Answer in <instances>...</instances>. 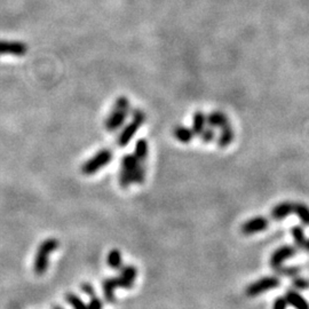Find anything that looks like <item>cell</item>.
I'll return each mask as SVG.
<instances>
[{"instance_id": "obj_1", "label": "cell", "mask_w": 309, "mask_h": 309, "mask_svg": "<svg viewBox=\"0 0 309 309\" xmlns=\"http://www.w3.org/2000/svg\"><path fill=\"white\" fill-rule=\"evenodd\" d=\"M130 111V101L126 97H119L111 109L110 113L104 121V127L108 132H116L118 129H120L124 124Z\"/></svg>"}, {"instance_id": "obj_2", "label": "cell", "mask_w": 309, "mask_h": 309, "mask_svg": "<svg viewBox=\"0 0 309 309\" xmlns=\"http://www.w3.org/2000/svg\"><path fill=\"white\" fill-rule=\"evenodd\" d=\"M58 248V240L56 238H47L39 245L36 253L34 270L37 275H43L48 268V257Z\"/></svg>"}, {"instance_id": "obj_3", "label": "cell", "mask_w": 309, "mask_h": 309, "mask_svg": "<svg viewBox=\"0 0 309 309\" xmlns=\"http://www.w3.org/2000/svg\"><path fill=\"white\" fill-rule=\"evenodd\" d=\"M145 166V164L140 163L134 154H125L120 162L119 172V183L121 188H129L132 183H134V174L139 166Z\"/></svg>"}, {"instance_id": "obj_4", "label": "cell", "mask_w": 309, "mask_h": 309, "mask_svg": "<svg viewBox=\"0 0 309 309\" xmlns=\"http://www.w3.org/2000/svg\"><path fill=\"white\" fill-rule=\"evenodd\" d=\"M144 121V112L140 110V109H135L133 111V115H132V120L124 127V130L120 132L119 136H118V145H119V147H126V145L131 142V140L133 139V136L136 134L138 130L143 125Z\"/></svg>"}, {"instance_id": "obj_5", "label": "cell", "mask_w": 309, "mask_h": 309, "mask_svg": "<svg viewBox=\"0 0 309 309\" xmlns=\"http://www.w3.org/2000/svg\"><path fill=\"white\" fill-rule=\"evenodd\" d=\"M112 161V152L109 149H102L94 154L92 158L86 161L81 166V173L85 175L95 174L104 166H107Z\"/></svg>"}, {"instance_id": "obj_6", "label": "cell", "mask_w": 309, "mask_h": 309, "mask_svg": "<svg viewBox=\"0 0 309 309\" xmlns=\"http://www.w3.org/2000/svg\"><path fill=\"white\" fill-rule=\"evenodd\" d=\"M280 284L281 281L277 276H265L250 284L245 290V293L250 298H256L259 294L279 288Z\"/></svg>"}, {"instance_id": "obj_7", "label": "cell", "mask_w": 309, "mask_h": 309, "mask_svg": "<svg viewBox=\"0 0 309 309\" xmlns=\"http://www.w3.org/2000/svg\"><path fill=\"white\" fill-rule=\"evenodd\" d=\"M297 251V248L292 246V245H283V246L276 249L275 251L271 253L269 259V263L272 269L283 265V262L288 260V259L294 257Z\"/></svg>"}, {"instance_id": "obj_8", "label": "cell", "mask_w": 309, "mask_h": 309, "mask_svg": "<svg viewBox=\"0 0 309 309\" xmlns=\"http://www.w3.org/2000/svg\"><path fill=\"white\" fill-rule=\"evenodd\" d=\"M269 226V220L266 217H254L245 221L244 224L240 226V231L244 235H254L261 231L266 230Z\"/></svg>"}, {"instance_id": "obj_9", "label": "cell", "mask_w": 309, "mask_h": 309, "mask_svg": "<svg viewBox=\"0 0 309 309\" xmlns=\"http://www.w3.org/2000/svg\"><path fill=\"white\" fill-rule=\"evenodd\" d=\"M28 52L26 44L11 40H0V55L23 56Z\"/></svg>"}, {"instance_id": "obj_10", "label": "cell", "mask_w": 309, "mask_h": 309, "mask_svg": "<svg viewBox=\"0 0 309 309\" xmlns=\"http://www.w3.org/2000/svg\"><path fill=\"white\" fill-rule=\"evenodd\" d=\"M136 268L134 266H124L120 268V274L118 276L121 289H132L136 279Z\"/></svg>"}, {"instance_id": "obj_11", "label": "cell", "mask_w": 309, "mask_h": 309, "mask_svg": "<svg viewBox=\"0 0 309 309\" xmlns=\"http://www.w3.org/2000/svg\"><path fill=\"white\" fill-rule=\"evenodd\" d=\"M285 299L288 304L292 306L294 309H309V302L298 291L288 290L285 293Z\"/></svg>"}, {"instance_id": "obj_12", "label": "cell", "mask_w": 309, "mask_h": 309, "mask_svg": "<svg viewBox=\"0 0 309 309\" xmlns=\"http://www.w3.org/2000/svg\"><path fill=\"white\" fill-rule=\"evenodd\" d=\"M228 124H230L228 117L222 111H212L206 116V125L212 129H222Z\"/></svg>"}, {"instance_id": "obj_13", "label": "cell", "mask_w": 309, "mask_h": 309, "mask_svg": "<svg viewBox=\"0 0 309 309\" xmlns=\"http://www.w3.org/2000/svg\"><path fill=\"white\" fill-rule=\"evenodd\" d=\"M291 213H293V203L291 202H282L272 207L270 212V217L276 221L283 220L286 217H289Z\"/></svg>"}, {"instance_id": "obj_14", "label": "cell", "mask_w": 309, "mask_h": 309, "mask_svg": "<svg viewBox=\"0 0 309 309\" xmlns=\"http://www.w3.org/2000/svg\"><path fill=\"white\" fill-rule=\"evenodd\" d=\"M120 288V283L119 280H118V277H113V279H108L106 281H103L102 284V289H103V293H104V298L108 302H115L116 298H115V290Z\"/></svg>"}, {"instance_id": "obj_15", "label": "cell", "mask_w": 309, "mask_h": 309, "mask_svg": "<svg viewBox=\"0 0 309 309\" xmlns=\"http://www.w3.org/2000/svg\"><path fill=\"white\" fill-rule=\"evenodd\" d=\"M234 138H235V132L233 130V127H231V125L228 124L221 129V134L219 135V138H218L217 143L220 148H226V147H228L231 142H233Z\"/></svg>"}, {"instance_id": "obj_16", "label": "cell", "mask_w": 309, "mask_h": 309, "mask_svg": "<svg viewBox=\"0 0 309 309\" xmlns=\"http://www.w3.org/2000/svg\"><path fill=\"white\" fill-rule=\"evenodd\" d=\"M206 127V116L204 115V112L198 110L194 113L193 117V126L192 131L194 135H201L202 132L205 130Z\"/></svg>"}, {"instance_id": "obj_17", "label": "cell", "mask_w": 309, "mask_h": 309, "mask_svg": "<svg viewBox=\"0 0 309 309\" xmlns=\"http://www.w3.org/2000/svg\"><path fill=\"white\" fill-rule=\"evenodd\" d=\"M148 149L149 145L145 139H140L138 142L135 143V150H134V157L142 164H145L148 157Z\"/></svg>"}, {"instance_id": "obj_18", "label": "cell", "mask_w": 309, "mask_h": 309, "mask_svg": "<svg viewBox=\"0 0 309 309\" xmlns=\"http://www.w3.org/2000/svg\"><path fill=\"white\" fill-rule=\"evenodd\" d=\"M173 134L175 139L182 143H189L195 136L192 129L186 126H176L173 131Z\"/></svg>"}, {"instance_id": "obj_19", "label": "cell", "mask_w": 309, "mask_h": 309, "mask_svg": "<svg viewBox=\"0 0 309 309\" xmlns=\"http://www.w3.org/2000/svg\"><path fill=\"white\" fill-rule=\"evenodd\" d=\"M293 213L297 215L302 225L309 226V206L304 203H293Z\"/></svg>"}, {"instance_id": "obj_20", "label": "cell", "mask_w": 309, "mask_h": 309, "mask_svg": "<svg viewBox=\"0 0 309 309\" xmlns=\"http://www.w3.org/2000/svg\"><path fill=\"white\" fill-rule=\"evenodd\" d=\"M291 234H292L293 240L295 243V246H298L300 249L304 248V244H306V236H304V231L301 226H294L291 229Z\"/></svg>"}, {"instance_id": "obj_21", "label": "cell", "mask_w": 309, "mask_h": 309, "mask_svg": "<svg viewBox=\"0 0 309 309\" xmlns=\"http://www.w3.org/2000/svg\"><path fill=\"white\" fill-rule=\"evenodd\" d=\"M108 265L112 269H120L121 268V253L117 249L111 250L108 254Z\"/></svg>"}, {"instance_id": "obj_22", "label": "cell", "mask_w": 309, "mask_h": 309, "mask_svg": "<svg viewBox=\"0 0 309 309\" xmlns=\"http://www.w3.org/2000/svg\"><path fill=\"white\" fill-rule=\"evenodd\" d=\"M277 274L279 275H282V276H288V277H295L299 275L300 272V268L299 267H283V266H280L277 267L274 269Z\"/></svg>"}, {"instance_id": "obj_23", "label": "cell", "mask_w": 309, "mask_h": 309, "mask_svg": "<svg viewBox=\"0 0 309 309\" xmlns=\"http://www.w3.org/2000/svg\"><path fill=\"white\" fill-rule=\"evenodd\" d=\"M66 299L67 301L74 307V309H87V306L84 303L83 300H81L79 297H77L75 293H68Z\"/></svg>"}, {"instance_id": "obj_24", "label": "cell", "mask_w": 309, "mask_h": 309, "mask_svg": "<svg viewBox=\"0 0 309 309\" xmlns=\"http://www.w3.org/2000/svg\"><path fill=\"white\" fill-rule=\"evenodd\" d=\"M292 286L293 289L298 291H303L309 289V281L306 279H302V277L295 276L292 280Z\"/></svg>"}, {"instance_id": "obj_25", "label": "cell", "mask_w": 309, "mask_h": 309, "mask_svg": "<svg viewBox=\"0 0 309 309\" xmlns=\"http://www.w3.org/2000/svg\"><path fill=\"white\" fill-rule=\"evenodd\" d=\"M204 143H211L215 140V131L212 127H205V130L199 135Z\"/></svg>"}, {"instance_id": "obj_26", "label": "cell", "mask_w": 309, "mask_h": 309, "mask_svg": "<svg viewBox=\"0 0 309 309\" xmlns=\"http://www.w3.org/2000/svg\"><path fill=\"white\" fill-rule=\"evenodd\" d=\"M288 301H286L285 297H279L275 299L274 304H272V309H286L288 308Z\"/></svg>"}, {"instance_id": "obj_27", "label": "cell", "mask_w": 309, "mask_h": 309, "mask_svg": "<svg viewBox=\"0 0 309 309\" xmlns=\"http://www.w3.org/2000/svg\"><path fill=\"white\" fill-rule=\"evenodd\" d=\"M87 309H102L101 300H100L95 294L90 297V301L88 303Z\"/></svg>"}, {"instance_id": "obj_28", "label": "cell", "mask_w": 309, "mask_h": 309, "mask_svg": "<svg viewBox=\"0 0 309 309\" xmlns=\"http://www.w3.org/2000/svg\"><path fill=\"white\" fill-rule=\"evenodd\" d=\"M81 290H83L86 294L89 295V297H92V295L95 294L94 288L89 283H84L83 285H81Z\"/></svg>"}, {"instance_id": "obj_29", "label": "cell", "mask_w": 309, "mask_h": 309, "mask_svg": "<svg viewBox=\"0 0 309 309\" xmlns=\"http://www.w3.org/2000/svg\"><path fill=\"white\" fill-rule=\"evenodd\" d=\"M303 250L306 252H308L309 253V239H307L306 240V244H304V248H303Z\"/></svg>"}, {"instance_id": "obj_30", "label": "cell", "mask_w": 309, "mask_h": 309, "mask_svg": "<svg viewBox=\"0 0 309 309\" xmlns=\"http://www.w3.org/2000/svg\"><path fill=\"white\" fill-rule=\"evenodd\" d=\"M53 309H63V308H61V307H54Z\"/></svg>"}]
</instances>
